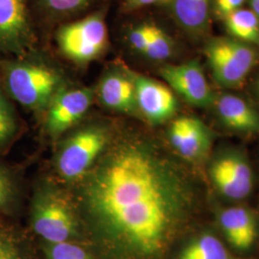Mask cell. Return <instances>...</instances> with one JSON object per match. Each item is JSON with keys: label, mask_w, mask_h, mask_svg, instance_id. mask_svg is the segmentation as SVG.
Returning a JSON list of instances; mask_svg holds the SVG:
<instances>
[{"label": "cell", "mask_w": 259, "mask_h": 259, "mask_svg": "<svg viewBox=\"0 0 259 259\" xmlns=\"http://www.w3.org/2000/svg\"><path fill=\"white\" fill-rule=\"evenodd\" d=\"M83 201L111 247L133 258L154 259L188 220L194 194L173 164L133 142L105 157L85 184Z\"/></svg>", "instance_id": "1"}, {"label": "cell", "mask_w": 259, "mask_h": 259, "mask_svg": "<svg viewBox=\"0 0 259 259\" xmlns=\"http://www.w3.org/2000/svg\"><path fill=\"white\" fill-rule=\"evenodd\" d=\"M0 69L8 94L30 110L47 108L61 91L60 74L41 63L19 59L2 62Z\"/></svg>", "instance_id": "2"}, {"label": "cell", "mask_w": 259, "mask_h": 259, "mask_svg": "<svg viewBox=\"0 0 259 259\" xmlns=\"http://www.w3.org/2000/svg\"><path fill=\"white\" fill-rule=\"evenodd\" d=\"M204 55L215 82L226 89L241 87L258 60L255 47L232 37H213Z\"/></svg>", "instance_id": "3"}, {"label": "cell", "mask_w": 259, "mask_h": 259, "mask_svg": "<svg viewBox=\"0 0 259 259\" xmlns=\"http://www.w3.org/2000/svg\"><path fill=\"white\" fill-rule=\"evenodd\" d=\"M57 38L67 58L83 64L102 54L108 44V30L102 15L94 14L63 26Z\"/></svg>", "instance_id": "4"}, {"label": "cell", "mask_w": 259, "mask_h": 259, "mask_svg": "<svg viewBox=\"0 0 259 259\" xmlns=\"http://www.w3.org/2000/svg\"><path fill=\"white\" fill-rule=\"evenodd\" d=\"M32 227L48 243L65 242L74 234V214L64 197L57 193L38 195L32 209Z\"/></svg>", "instance_id": "5"}, {"label": "cell", "mask_w": 259, "mask_h": 259, "mask_svg": "<svg viewBox=\"0 0 259 259\" xmlns=\"http://www.w3.org/2000/svg\"><path fill=\"white\" fill-rule=\"evenodd\" d=\"M107 143L101 130L89 128L76 133L66 141L58 157V170L65 180H75L93 165Z\"/></svg>", "instance_id": "6"}, {"label": "cell", "mask_w": 259, "mask_h": 259, "mask_svg": "<svg viewBox=\"0 0 259 259\" xmlns=\"http://www.w3.org/2000/svg\"><path fill=\"white\" fill-rule=\"evenodd\" d=\"M34 44L26 0H0V52L22 58Z\"/></svg>", "instance_id": "7"}, {"label": "cell", "mask_w": 259, "mask_h": 259, "mask_svg": "<svg viewBox=\"0 0 259 259\" xmlns=\"http://www.w3.org/2000/svg\"><path fill=\"white\" fill-rule=\"evenodd\" d=\"M159 73L186 102L199 108L214 105L217 96L213 93L199 62L189 61L181 65H164Z\"/></svg>", "instance_id": "8"}, {"label": "cell", "mask_w": 259, "mask_h": 259, "mask_svg": "<svg viewBox=\"0 0 259 259\" xmlns=\"http://www.w3.org/2000/svg\"><path fill=\"white\" fill-rule=\"evenodd\" d=\"M209 174L217 190L229 199H245L252 190V170L248 160L240 154L228 153L215 158Z\"/></svg>", "instance_id": "9"}, {"label": "cell", "mask_w": 259, "mask_h": 259, "mask_svg": "<svg viewBox=\"0 0 259 259\" xmlns=\"http://www.w3.org/2000/svg\"><path fill=\"white\" fill-rule=\"evenodd\" d=\"M136 88L138 110L152 124L171 119L178 110V101L172 91L144 75L131 72Z\"/></svg>", "instance_id": "10"}, {"label": "cell", "mask_w": 259, "mask_h": 259, "mask_svg": "<svg viewBox=\"0 0 259 259\" xmlns=\"http://www.w3.org/2000/svg\"><path fill=\"white\" fill-rule=\"evenodd\" d=\"M90 89L60 91L48 106L47 127L50 135L58 137L80 120L93 103Z\"/></svg>", "instance_id": "11"}, {"label": "cell", "mask_w": 259, "mask_h": 259, "mask_svg": "<svg viewBox=\"0 0 259 259\" xmlns=\"http://www.w3.org/2000/svg\"><path fill=\"white\" fill-rule=\"evenodd\" d=\"M169 140L184 158L199 161L210 151L213 133L201 119L193 116H182L171 124Z\"/></svg>", "instance_id": "12"}, {"label": "cell", "mask_w": 259, "mask_h": 259, "mask_svg": "<svg viewBox=\"0 0 259 259\" xmlns=\"http://www.w3.org/2000/svg\"><path fill=\"white\" fill-rule=\"evenodd\" d=\"M226 239L233 249L247 251L257 238V222L254 215L245 206H232L223 209L218 216Z\"/></svg>", "instance_id": "13"}, {"label": "cell", "mask_w": 259, "mask_h": 259, "mask_svg": "<svg viewBox=\"0 0 259 259\" xmlns=\"http://www.w3.org/2000/svg\"><path fill=\"white\" fill-rule=\"evenodd\" d=\"M223 124L242 134H258L259 112L243 98L233 94L217 96L214 105Z\"/></svg>", "instance_id": "14"}, {"label": "cell", "mask_w": 259, "mask_h": 259, "mask_svg": "<svg viewBox=\"0 0 259 259\" xmlns=\"http://www.w3.org/2000/svg\"><path fill=\"white\" fill-rule=\"evenodd\" d=\"M99 96L103 104L111 110L122 112L138 110L136 88L131 72H115L104 77L99 87Z\"/></svg>", "instance_id": "15"}, {"label": "cell", "mask_w": 259, "mask_h": 259, "mask_svg": "<svg viewBox=\"0 0 259 259\" xmlns=\"http://www.w3.org/2000/svg\"><path fill=\"white\" fill-rule=\"evenodd\" d=\"M212 0H172V10L182 27L192 34L203 33L208 25Z\"/></svg>", "instance_id": "16"}, {"label": "cell", "mask_w": 259, "mask_h": 259, "mask_svg": "<svg viewBox=\"0 0 259 259\" xmlns=\"http://www.w3.org/2000/svg\"><path fill=\"white\" fill-rule=\"evenodd\" d=\"M179 259H250L233 254L222 241L210 233H203L191 241Z\"/></svg>", "instance_id": "17"}, {"label": "cell", "mask_w": 259, "mask_h": 259, "mask_svg": "<svg viewBox=\"0 0 259 259\" xmlns=\"http://www.w3.org/2000/svg\"><path fill=\"white\" fill-rule=\"evenodd\" d=\"M223 20L230 37L259 47V18L252 11L241 8Z\"/></svg>", "instance_id": "18"}, {"label": "cell", "mask_w": 259, "mask_h": 259, "mask_svg": "<svg viewBox=\"0 0 259 259\" xmlns=\"http://www.w3.org/2000/svg\"><path fill=\"white\" fill-rule=\"evenodd\" d=\"M18 131L19 123L15 109L0 87V150L9 145Z\"/></svg>", "instance_id": "19"}, {"label": "cell", "mask_w": 259, "mask_h": 259, "mask_svg": "<svg viewBox=\"0 0 259 259\" xmlns=\"http://www.w3.org/2000/svg\"><path fill=\"white\" fill-rule=\"evenodd\" d=\"M173 47L171 37L161 28L151 24L148 46L143 55L155 61L166 60L172 55Z\"/></svg>", "instance_id": "20"}, {"label": "cell", "mask_w": 259, "mask_h": 259, "mask_svg": "<svg viewBox=\"0 0 259 259\" xmlns=\"http://www.w3.org/2000/svg\"><path fill=\"white\" fill-rule=\"evenodd\" d=\"M18 201V186L13 174L0 164V212L13 210Z\"/></svg>", "instance_id": "21"}, {"label": "cell", "mask_w": 259, "mask_h": 259, "mask_svg": "<svg viewBox=\"0 0 259 259\" xmlns=\"http://www.w3.org/2000/svg\"><path fill=\"white\" fill-rule=\"evenodd\" d=\"M47 255V259H91L85 250L68 241L49 243Z\"/></svg>", "instance_id": "22"}, {"label": "cell", "mask_w": 259, "mask_h": 259, "mask_svg": "<svg viewBox=\"0 0 259 259\" xmlns=\"http://www.w3.org/2000/svg\"><path fill=\"white\" fill-rule=\"evenodd\" d=\"M0 259H23L15 233L0 223Z\"/></svg>", "instance_id": "23"}, {"label": "cell", "mask_w": 259, "mask_h": 259, "mask_svg": "<svg viewBox=\"0 0 259 259\" xmlns=\"http://www.w3.org/2000/svg\"><path fill=\"white\" fill-rule=\"evenodd\" d=\"M151 32V24H142L138 27L134 28L129 33L128 39L130 45L136 51L144 54L147 46Z\"/></svg>", "instance_id": "24"}, {"label": "cell", "mask_w": 259, "mask_h": 259, "mask_svg": "<svg viewBox=\"0 0 259 259\" xmlns=\"http://www.w3.org/2000/svg\"><path fill=\"white\" fill-rule=\"evenodd\" d=\"M47 7L57 13H69L83 8L91 0H44Z\"/></svg>", "instance_id": "25"}, {"label": "cell", "mask_w": 259, "mask_h": 259, "mask_svg": "<svg viewBox=\"0 0 259 259\" xmlns=\"http://www.w3.org/2000/svg\"><path fill=\"white\" fill-rule=\"evenodd\" d=\"M245 1L246 0H213V7L217 17L224 19L241 9Z\"/></svg>", "instance_id": "26"}, {"label": "cell", "mask_w": 259, "mask_h": 259, "mask_svg": "<svg viewBox=\"0 0 259 259\" xmlns=\"http://www.w3.org/2000/svg\"><path fill=\"white\" fill-rule=\"evenodd\" d=\"M165 1L167 0H126V2L123 5V8L126 11H134V10L148 6L151 4L165 2Z\"/></svg>", "instance_id": "27"}, {"label": "cell", "mask_w": 259, "mask_h": 259, "mask_svg": "<svg viewBox=\"0 0 259 259\" xmlns=\"http://www.w3.org/2000/svg\"><path fill=\"white\" fill-rule=\"evenodd\" d=\"M250 11H252L259 18V0H249Z\"/></svg>", "instance_id": "28"}, {"label": "cell", "mask_w": 259, "mask_h": 259, "mask_svg": "<svg viewBox=\"0 0 259 259\" xmlns=\"http://www.w3.org/2000/svg\"><path fill=\"white\" fill-rule=\"evenodd\" d=\"M255 90H256V93L258 94L259 96V77L257 81H256V83H255Z\"/></svg>", "instance_id": "29"}]
</instances>
